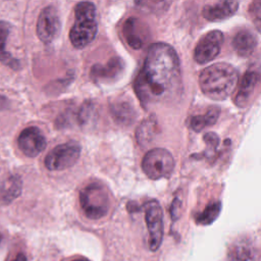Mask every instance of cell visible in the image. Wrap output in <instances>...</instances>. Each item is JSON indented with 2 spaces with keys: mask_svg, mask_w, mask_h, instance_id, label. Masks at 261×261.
Masks as SVG:
<instances>
[{
  "mask_svg": "<svg viewBox=\"0 0 261 261\" xmlns=\"http://www.w3.org/2000/svg\"><path fill=\"white\" fill-rule=\"evenodd\" d=\"M17 144L24 155L29 157H36L44 151L47 142L45 136L38 127L29 126L19 134Z\"/></svg>",
  "mask_w": 261,
  "mask_h": 261,
  "instance_id": "10",
  "label": "cell"
},
{
  "mask_svg": "<svg viewBox=\"0 0 261 261\" xmlns=\"http://www.w3.org/2000/svg\"><path fill=\"white\" fill-rule=\"evenodd\" d=\"M81 155V147L75 142H67L56 146L46 156L44 162L49 170H65L73 166Z\"/></svg>",
  "mask_w": 261,
  "mask_h": 261,
  "instance_id": "6",
  "label": "cell"
},
{
  "mask_svg": "<svg viewBox=\"0 0 261 261\" xmlns=\"http://www.w3.org/2000/svg\"><path fill=\"white\" fill-rule=\"evenodd\" d=\"M61 23L57 9L54 6L45 7L39 14L36 32L40 41L44 44L52 43L60 32Z\"/></svg>",
  "mask_w": 261,
  "mask_h": 261,
  "instance_id": "8",
  "label": "cell"
},
{
  "mask_svg": "<svg viewBox=\"0 0 261 261\" xmlns=\"http://www.w3.org/2000/svg\"><path fill=\"white\" fill-rule=\"evenodd\" d=\"M257 43L256 35L248 29L240 30L232 39V47L236 53L243 58L249 57L254 52Z\"/></svg>",
  "mask_w": 261,
  "mask_h": 261,
  "instance_id": "15",
  "label": "cell"
},
{
  "mask_svg": "<svg viewBox=\"0 0 261 261\" xmlns=\"http://www.w3.org/2000/svg\"><path fill=\"white\" fill-rule=\"evenodd\" d=\"M158 133V124L156 118L152 115L144 119L136 132V138L141 146L149 144Z\"/></svg>",
  "mask_w": 261,
  "mask_h": 261,
  "instance_id": "18",
  "label": "cell"
},
{
  "mask_svg": "<svg viewBox=\"0 0 261 261\" xmlns=\"http://www.w3.org/2000/svg\"><path fill=\"white\" fill-rule=\"evenodd\" d=\"M21 192V180L18 176H10L8 180L3 185L1 192V200L4 203H10L19 196Z\"/></svg>",
  "mask_w": 261,
  "mask_h": 261,
  "instance_id": "20",
  "label": "cell"
},
{
  "mask_svg": "<svg viewBox=\"0 0 261 261\" xmlns=\"http://www.w3.org/2000/svg\"><path fill=\"white\" fill-rule=\"evenodd\" d=\"M181 207V202L178 198H174L172 204L170 206V216L173 221H175L179 217V211Z\"/></svg>",
  "mask_w": 261,
  "mask_h": 261,
  "instance_id": "26",
  "label": "cell"
},
{
  "mask_svg": "<svg viewBox=\"0 0 261 261\" xmlns=\"http://www.w3.org/2000/svg\"><path fill=\"white\" fill-rule=\"evenodd\" d=\"M124 67V61L115 56L104 64H94L90 70V76L95 82H110L117 79L123 72Z\"/></svg>",
  "mask_w": 261,
  "mask_h": 261,
  "instance_id": "11",
  "label": "cell"
},
{
  "mask_svg": "<svg viewBox=\"0 0 261 261\" xmlns=\"http://www.w3.org/2000/svg\"><path fill=\"white\" fill-rule=\"evenodd\" d=\"M98 31L96 7L92 2H80L74 8V22L69 31V40L76 49L88 46Z\"/></svg>",
  "mask_w": 261,
  "mask_h": 261,
  "instance_id": "3",
  "label": "cell"
},
{
  "mask_svg": "<svg viewBox=\"0 0 261 261\" xmlns=\"http://www.w3.org/2000/svg\"><path fill=\"white\" fill-rule=\"evenodd\" d=\"M259 82L260 73L256 70H248L244 74L238 87V91L233 98V103L240 108L248 106V104L251 102L253 98L254 92L257 89Z\"/></svg>",
  "mask_w": 261,
  "mask_h": 261,
  "instance_id": "12",
  "label": "cell"
},
{
  "mask_svg": "<svg viewBox=\"0 0 261 261\" xmlns=\"http://www.w3.org/2000/svg\"><path fill=\"white\" fill-rule=\"evenodd\" d=\"M145 221L149 232V249L157 251L163 240V212L156 200L145 204Z\"/></svg>",
  "mask_w": 261,
  "mask_h": 261,
  "instance_id": "7",
  "label": "cell"
},
{
  "mask_svg": "<svg viewBox=\"0 0 261 261\" xmlns=\"http://www.w3.org/2000/svg\"><path fill=\"white\" fill-rule=\"evenodd\" d=\"M221 210V203L219 201L209 203L204 210L196 216V222L201 225H209L214 222L219 216Z\"/></svg>",
  "mask_w": 261,
  "mask_h": 261,
  "instance_id": "21",
  "label": "cell"
},
{
  "mask_svg": "<svg viewBox=\"0 0 261 261\" xmlns=\"http://www.w3.org/2000/svg\"><path fill=\"white\" fill-rule=\"evenodd\" d=\"M70 261H91V260H89L88 258H85V257H79V258H74Z\"/></svg>",
  "mask_w": 261,
  "mask_h": 261,
  "instance_id": "28",
  "label": "cell"
},
{
  "mask_svg": "<svg viewBox=\"0 0 261 261\" xmlns=\"http://www.w3.org/2000/svg\"><path fill=\"white\" fill-rule=\"evenodd\" d=\"M191 127L195 130V132H201L203 130L205 127H207L206 121L204 119L203 115H196L193 116L191 119Z\"/></svg>",
  "mask_w": 261,
  "mask_h": 261,
  "instance_id": "25",
  "label": "cell"
},
{
  "mask_svg": "<svg viewBox=\"0 0 261 261\" xmlns=\"http://www.w3.org/2000/svg\"><path fill=\"white\" fill-rule=\"evenodd\" d=\"M112 115L118 123L130 124L135 118V111L132 105L125 101L117 102L111 106Z\"/></svg>",
  "mask_w": 261,
  "mask_h": 261,
  "instance_id": "19",
  "label": "cell"
},
{
  "mask_svg": "<svg viewBox=\"0 0 261 261\" xmlns=\"http://www.w3.org/2000/svg\"><path fill=\"white\" fill-rule=\"evenodd\" d=\"M248 12L256 30L261 34V0H255L251 2Z\"/></svg>",
  "mask_w": 261,
  "mask_h": 261,
  "instance_id": "22",
  "label": "cell"
},
{
  "mask_svg": "<svg viewBox=\"0 0 261 261\" xmlns=\"http://www.w3.org/2000/svg\"><path fill=\"white\" fill-rule=\"evenodd\" d=\"M142 169L150 179L168 177L174 169L173 156L166 149L154 148L144 156Z\"/></svg>",
  "mask_w": 261,
  "mask_h": 261,
  "instance_id": "5",
  "label": "cell"
},
{
  "mask_svg": "<svg viewBox=\"0 0 261 261\" xmlns=\"http://www.w3.org/2000/svg\"><path fill=\"white\" fill-rule=\"evenodd\" d=\"M228 261H256L253 246L246 240L237 241L228 249Z\"/></svg>",
  "mask_w": 261,
  "mask_h": 261,
  "instance_id": "17",
  "label": "cell"
},
{
  "mask_svg": "<svg viewBox=\"0 0 261 261\" xmlns=\"http://www.w3.org/2000/svg\"><path fill=\"white\" fill-rule=\"evenodd\" d=\"M2 239H3V236H2V234H1V233H0V243H1V242H2Z\"/></svg>",
  "mask_w": 261,
  "mask_h": 261,
  "instance_id": "29",
  "label": "cell"
},
{
  "mask_svg": "<svg viewBox=\"0 0 261 261\" xmlns=\"http://www.w3.org/2000/svg\"><path fill=\"white\" fill-rule=\"evenodd\" d=\"M122 34L127 45L135 50L141 49L148 39V31L145 24L136 17H129L125 20Z\"/></svg>",
  "mask_w": 261,
  "mask_h": 261,
  "instance_id": "13",
  "label": "cell"
},
{
  "mask_svg": "<svg viewBox=\"0 0 261 261\" xmlns=\"http://www.w3.org/2000/svg\"><path fill=\"white\" fill-rule=\"evenodd\" d=\"M135 92L145 107L166 103L181 91V72L175 50L166 43L152 44L134 84Z\"/></svg>",
  "mask_w": 261,
  "mask_h": 261,
  "instance_id": "1",
  "label": "cell"
},
{
  "mask_svg": "<svg viewBox=\"0 0 261 261\" xmlns=\"http://www.w3.org/2000/svg\"><path fill=\"white\" fill-rule=\"evenodd\" d=\"M223 42V34L213 30L204 35L197 43L194 50V59L199 64H206L212 61L220 52Z\"/></svg>",
  "mask_w": 261,
  "mask_h": 261,
  "instance_id": "9",
  "label": "cell"
},
{
  "mask_svg": "<svg viewBox=\"0 0 261 261\" xmlns=\"http://www.w3.org/2000/svg\"><path fill=\"white\" fill-rule=\"evenodd\" d=\"M204 142L207 147L204 152V155L208 158H212L219 145V138L215 133H207L204 136Z\"/></svg>",
  "mask_w": 261,
  "mask_h": 261,
  "instance_id": "23",
  "label": "cell"
},
{
  "mask_svg": "<svg viewBox=\"0 0 261 261\" xmlns=\"http://www.w3.org/2000/svg\"><path fill=\"white\" fill-rule=\"evenodd\" d=\"M236 68L225 62L214 63L204 68L199 75V86L203 94L212 100H224L238 84Z\"/></svg>",
  "mask_w": 261,
  "mask_h": 261,
  "instance_id": "2",
  "label": "cell"
},
{
  "mask_svg": "<svg viewBox=\"0 0 261 261\" xmlns=\"http://www.w3.org/2000/svg\"><path fill=\"white\" fill-rule=\"evenodd\" d=\"M12 261H28V260H27V257L23 253H18Z\"/></svg>",
  "mask_w": 261,
  "mask_h": 261,
  "instance_id": "27",
  "label": "cell"
},
{
  "mask_svg": "<svg viewBox=\"0 0 261 261\" xmlns=\"http://www.w3.org/2000/svg\"><path fill=\"white\" fill-rule=\"evenodd\" d=\"M10 30L11 25L8 22L0 21V62L13 70H17L20 67L19 61L6 50V43Z\"/></svg>",
  "mask_w": 261,
  "mask_h": 261,
  "instance_id": "16",
  "label": "cell"
},
{
  "mask_svg": "<svg viewBox=\"0 0 261 261\" xmlns=\"http://www.w3.org/2000/svg\"><path fill=\"white\" fill-rule=\"evenodd\" d=\"M239 2L221 0L216 2H210L204 5L202 9V15L209 21H221L232 16L238 10Z\"/></svg>",
  "mask_w": 261,
  "mask_h": 261,
  "instance_id": "14",
  "label": "cell"
},
{
  "mask_svg": "<svg viewBox=\"0 0 261 261\" xmlns=\"http://www.w3.org/2000/svg\"><path fill=\"white\" fill-rule=\"evenodd\" d=\"M219 114H220V109L218 107H215V106L214 107H210L206 111V113L203 114L207 126L214 124L217 121V119L219 117Z\"/></svg>",
  "mask_w": 261,
  "mask_h": 261,
  "instance_id": "24",
  "label": "cell"
},
{
  "mask_svg": "<svg viewBox=\"0 0 261 261\" xmlns=\"http://www.w3.org/2000/svg\"><path fill=\"white\" fill-rule=\"evenodd\" d=\"M80 204L84 214L90 219H100L109 210L110 201L106 189L97 182L86 186L80 192Z\"/></svg>",
  "mask_w": 261,
  "mask_h": 261,
  "instance_id": "4",
  "label": "cell"
}]
</instances>
